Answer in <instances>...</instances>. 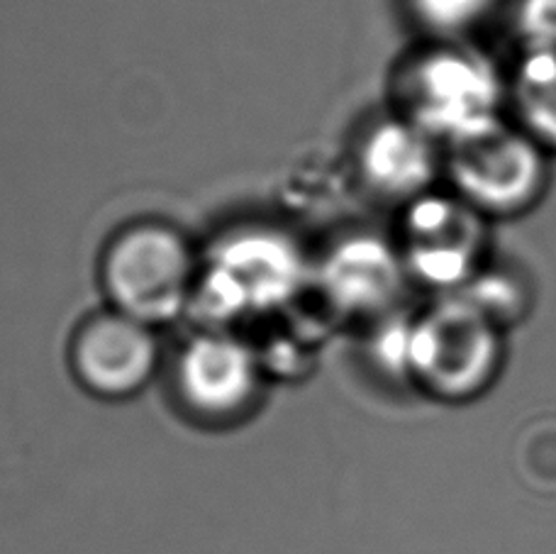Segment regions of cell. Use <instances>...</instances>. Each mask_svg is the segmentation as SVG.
<instances>
[{
	"instance_id": "8fae6325",
	"label": "cell",
	"mask_w": 556,
	"mask_h": 554,
	"mask_svg": "<svg viewBox=\"0 0 556 554\" xmlns=\"http://www.w3.org/2000/svg\"><path fill=\"white\" fill-rule=\"evenodd\" d=\"M508 103L518 127L556 152V52L525 49L508 78Z\"/></svg>"
},
{
	"instance_id": "ba28073f",
	"label": "cell",
	"mask_w": 556,
	"mask_h": 554,
	"mask_svg": "<svg viewBox=\"0 0 556 554\" xmlns=\"http://www.w3.org/2000/svg\"><path fill=\"white\" fill-rule=\"evenodd\" d=\"M68 367L76 381L98 399H130L156 374L154 328L113 309L88 315L68 342Z\"/></svg>"
},
{
	"instance_id": "277c9868",
	"label": "cell",
	"mask_w": 556,
	"mask_h": 554,
	"mask_svg": "<svg viewBox=\"0 0 556 554\" xmlns=\"http://www.w3.org/2000/svg\"><path fill=\"white\" fill-rule=\"evenodd\" d=\"M452 191L481 215H520L540 201L549 181V152L518 125L503 121L444 147Z\"/></svg>"
},
{
	"instance_id": "3957f363",
	"label": "cell",
	"mask_w": 556,
	"mask_h": 554,
	"mask_svg": "<svg viewBox=\"0 0 556 554\" xmlns=\"http://www.w3.org/2000/svg\"><path fill=\"white\" fill-rule=\"evenodd\" d=\"M503 332L462 295H440L410 320L405 369L437 399H476L503 367Z\"/></svg>"
},
{
	"instance_id": "5b68a950",
	"label": "cell",
	"mask_w": 556,
	"mask_h": 554,
	"mask_svg": "<svg viewBox=\"0 0 556 554\" xmlns=\"http://www.w3.org/2000/svg\"><path fill=\"white\" fill-rule=\"evenodd\" d=\"M399 250L410 281L454 295L491 262L489 217L454 191H430L403 207Z\"/></svg>"
},
{
	"instance_id": "52a82bcc",
	"label": "cell",
	"mask_w": 556,
	"mask_h": 554,
	"mask_svg": "<svg viewBox=\"0 0 556 554\" xmlns=\"http://www.w3.org/2000/svg\"><path fill=\"white\" fill-rule=\"evenodd\" d=\"M174 391L181 408L201 423H235L260 401V360L230 335L203 332L178 352Z\"/></svg>"
},
{
	"instance_id": "7a4b0ae2",
	"label": "cell",
	"mask_w": 556,
	"mask_h": 554,
	"mask_svg": "<svg viewBox=\"0 0 556 554\" xmlns=\"http://www.w3.org/2000/svg\"><path fill=\"white\" fill-rule=\"evenodd\" d=\"M201 256L184 230L156 217L127 223L98 260V281L113 311L156 328L193 305Z\"/></svg>"
},
{
	"instance_id": "7c38bea8",
	"label": "cell",
	"mask_w": 556,
	"mask_h": 554,
	"mask_svg": "<svg viewBox=\"0 0 556 554\" xmlns=\"http://www.w3.org/2000/svg\"><path fill=\"white\" fill-rule=\"evenodd\" d=\"M456 295L469 301L476 311L493 320L498 328H510L530 309V286L513 269L495 266L491 260L473 276V281Z\"/></svg>"
},
{
	"instance_id": "6da1fadb",
	"label": "cell",
	"mask_w": 556,
	"mask_h": 554,
	"mask_svg": "<svg viewBox=\"0 0 556 554\" xmlns=\"http://www.w3.org/2000/svg\"><path fill=\"white\" fill-rule=\"evenodd\" d=\"M508 78L493 59L466 42H432L395 76V113L442 147L503 123Z\"/></svg>"
},
{
	"instance_id": "4fadbf2b",
	"label": "cell",
	"mask_w": 556,
	"mask_h": 554,
	"mask_svg": "<svg viewBox=\"0 0 556 554\" xmlns=\"http://www.w3.org/2000/svg\"><path fill=\"white\" fill-rule=\"evenodd\" d=\"M493 0H408V10L434 42H464L489 15Z\"/></svg>"
},
{
	"instance_id": "9c48e42d",
	"label": "cell",
	"mask_w": 556,
	"mask_h": 554,
	"mask_svg": "<svg viewBox=\"0 0 556 554\" xmlns=\"http://www.w3.org/2000/svg\"><path fill=\"white\" fill-rule=\"evenodd\" d=\"M356 179L371 196L386 203L410 205L434 191L444 174V147L403 115L371 123L354 150Z\"/></svg>"
},
{
	"instance_id": "8992f818",
	"label": "cell",
	"mask_w": 556,
	"mask_h": 554,
	"mask_svg": "<svg viewBox=\"0 0 556 554\" xmlns=\"http://www.w3.org/2000/svg\"><path fill=\"white\" fill-rule=\"evenodd\" d=\"M311 274L301 244L276 227H242L225 235L201 262L193 305L203 301L217 313L264 309L291 299Z\"/></svg>"
},
{
	"instance_id": "30bf717a",
	"label": "cell",
	"mask_w": 556,
	"mask_h": 554,
	"mask_svg": "<svg viewBox=\"0 0 556 554\" xmlns=\"http://www.w3.org/2000/svg\"><path fill=\"white\" fill-rule=\"evenodd\" d=\"M325 293L344 313H386L410 281L399 244L356 235L334 247L320 266Z\"/></svg>"
},
{
	"instance_id": "5bb4252c",
	"label": "cell",
	"mask_w": 556,
	"mask_h": 554,
	"mask_svg": "<svg viewBox=\"0 0 556 554\" xmlns=\"http://www.w3.org/2000/svg\"><path fill=\"white\" fill-rule=\"evenodd\" d=\"M515 29L525 49L556 52V0H518Z\"/></svg>"
}]
</instances>
